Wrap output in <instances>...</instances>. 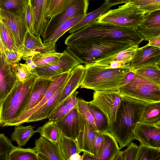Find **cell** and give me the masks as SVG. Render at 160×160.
<instances>
[{
    "label": "cell",
    "mask_w": 160,
    "mask_h": 160,
    "mask_svg": "<svg viewBox=\"0 0 160 160\" xmlns=\"http://www.w3.org/2000/svg\"><path fill=\"white\" fill-rule=\"evenodd\" d=\"M72 39L100 43L138 45L143 37L135 29L98 22L97 20L71 33Z\"/></svg>",
    "instance_id": "obj_1"
},
{
    "label": "cell",
    "mask_w": 160,
    "mask_h": 160,
    "mask_svg": "<svg viewBox=\"0 0 160 160\" xmlns=\"http://www.w3.org/2000/svg\"><path fill=\"white\" fill-rule=\"evenodd\" d=\"M121 96L115 121L110 124L109 131L118 143L120 149L137 139L135 129L148 104L122 94Z\"/></svg>",
    "instance_id": "obj_2"
},
{
    "label": "cell",
    "mask_w": 160,
    "mask_h": 160,
    "mask_svg": "<svg viewBox=\"0 0 160 160\" xmlns=\"http://www.w3.org/2000/svg\"><path fill=\"white\" fill-rule=\"evenodd\" d=\"M84 66V75L79 88L94 91L119 89L123 85L125 77L131 71L129 64L116 68L94 62Z\"/></svg>",
    "instance_id": "obj_3"
},
{
    "label": "cell",
    "mask_w": 160,
    "mask_h": 160,
    "mask_svg": "<svg viewBox=\"0 0 160 160\" xmlns=\"http://www.w3.org/2000/svg\"><path fill=\"white\" fill-rule=\"evenodd\" d=\"M38 76L33 72L24 82L17 79L12 89L0 103V127L8 126L20 115Z\"/></svg>",
    "instance_id": "obj_4"
},
{
    "label": "cell",
    "mask_w": 160,
    "mask_h": 160,
    "mask_svg": "<svg viewBox=\"0 0 160 160\" xmlns=\"http://www.w3.org/2000/svg\"><path fill=\"white\" fill-rule=\"evenodd\" d=\"M145 13L130 2L119 6L117 8L108 10L97 20L98 22L136 30Z\"/></svg>",
    "instance_id": "obj_5"
},
{
    "label": "cell",
    "mask_w": 160,
    "mask_h": 160,
    "mask_svg": "<svg viewBox=\"0 0 160 160\" xmlns=\"http://www.w3.org/2000/svg\"><path fill=\"white\" fill-rule=\"evenodd\" d=\"M121 94L148 103L160 102V84L149 82L134 73L132 80L119 88Z\"/></svg>",
    "instance_id": "obj_6"
},
{
    "label": "cell",
    "mask_w": 160,
    "mask_h": 160,
    "mask_svg": "<svg viewBox=\"0 0 160 160\" xmlns=\"http://www.w3.org/2000/svg\"><path fill=\"white\" fill-rule=\"evenodd\" d=\"M122 99L118 89L94 91L93 99L89 102L102 112L109 124L115 121L117 109Z\"/></svg>",
    "instance_id": "obj_7"
},
{
    "label": "cell",
    "mask_w": 160,
    "mask_h": 160,
    "mask_svg": "<svg viewBox=\"0 0 160 160\" xmlns=\"http://www.w3.org/2000/svg\"><path fill=\"white\" fill-rule=\"evenodd\" d=\"M89 0H74L65 10L50 18L41 36L42 41L49 36L64 21L87 13Z\"/></svg>",
    "instance_id": "obj_8"
},
{
    "label": "cell",
    "mask_w": 160,
    "mask_h": 160,
    "mask_svg": "<svg viewBox=\"0 0 160 160\" xmlns=\"http://www.w3.org/2000/svg\"><path fill=\"white\" fill-rule=\"evenodd\" d=\"M76 108L79 113L95 131H108L109 124L106 117L97 107L82 98H78Z\"/></svg>",
    "instance_id": "obj_9"
},
{
    "label": "cell",
    "mask_w": 160,
    "mask_h": 160,
    "mask_svg": "<svg viewBox=\"0 0 160 160\" xmlns=\"http://www.w3.org/2000/svg\"><path fill=\"white\" fill-rule=\"evenodd\" d=\"M59 60L52 64L42 68H37L33 71L38 78H48L67 72H70L81 63L66 49Z\"/></svg>",
    "instance_id": "obj_10"
},
{
    "label": "cell",
    "mask_w": 160,
    "mask_h": 160,
    "mask_svg": "<svg viewBox=\"0 0 160 160\" xmlns=\"http://www.w3.org/2000/svg\"><path fill=\"white\" fill-rule=\"evenodd\" d=\"M129 64L132 71L148 66L160 67V48L147 44L139 48Z\"/></svg>",
    "instance_id": "obj_11"
},
{
    "label": "cell",
    "mask_w": 160,
    "mask_h": 160,
    "mask_svg": "<svg viewBox=\"0 0 160 160\" xmlns=\"http://www.w3.org/2000/svg\"><path fill=\"white\" fill-rule=\"evenodd\" d=\"M0 18L11 32L19 49L27 31L24 12L21 16H18L0 9Z\"/></svg>",
    "instance_id": "obj_12"
},
{
    "label": "cell",
    "mask_w": 160,
    "mask_h": 160,
    "mask_svg": "<svg viewBox=\"0 0 160 160\" xmlns=\"http://www.w3.org/2000/svg\"><path fill=\"white\" fill-rule=\"evenodd\" d=\"M70 72H65L52 78L49 86L45 95L40 102L32 109L22 114L12 121L8 126H17L25 121L34 112L42 105L67 81Z\"/></svg>",
    "instance_id": "obj_13"
},
{
    "label": "cell",
    "mask_w": 160,
    "mask_h": 160,
    "mask_svg": "<svg viewBox=\"0 0 160 160\" xmlns=\"http://www.w3.org/2000/svg\"><path fill=\"white\" fill-rule=\"evenodd\" d=\"M52 0H29L33 12L34 35L40 37L49 19L47 17L48 8Z\"/></svg>",
    "instance_id": "obj_14"
},
{
    "label": "cell",
    "mask_w": 160,
    "mask_h": 160,
    "mask_svg": "<svg viewBox=\"0 0 160 160\" xmlns=\"http://www.w3.org/2000/svg\"><path fill=\"white\" fill-rule=\"evenodd\" d=\"M136 30L145 41L160 35V9L145 13Z\"/></svg>",
    "instance_id": "obj_15"
},
{
    "label": "cell",
    "mask_w": 160,
    "mask_h": 160,
    "mask_svg": "<svg viewBox=\"0 0 160 160\" xmlns=\"http://www.w3.org/2000/svg\"><path fill=\"white\" fill-rule=\"evenodd\" d=\"M54 122L59 129L62 136L76 140L80 130L79 114L76 107Z\"/></svg>",
    "instance_id": "obj_16"
},
{
    "label": "cell",
    "mask_w": 160,
    "mask_h": 160,
    "mask_svg": "<svg viewBox=\"0 0 160 160\" xmlns=\"http://www.w3.org/2000/svg\"><path fill=\"white\" fill-rule=\"evenodd\" d=\"M17 79L12 69V64L7 62L3 51L0 52V98L2 101L15 85Z\"/></svg>",
    "instance_id": "obj_17"
},
{
    "label": "cell",
    "mask_w": 160,
    "mask_h": 160,
    "mask_svg": "<svg viewBox=\"0 0 160 160\" xmlns=\"http://www.w3.org/2000/svg\"><path fill=\"white\" fill-rule=\"evenodd\" d=\"M137 140L147 146L160 148V127L138 122L135 130Z\"/></svg>",
    "instance_id": "obj_18"
},
{
    "label": "cell",
    "mask_w": 160,
    "mask_h": 160,
    "mask_svg": "<svg viewBox=\"0 0 160 160\" xmlns=\"http://www.w3.org/2000/svg\"><path fill=\"white\" fill-rule=\"evenodd\" d=\"M79 114L80 130L76 139L77 146L81 152H87L94 156V144L97 132L94 130L87 121Z\"/></svg>",
    "instance_id": "obj_19"
},
{
    "label": "cell",
    "mask_w": 160,
    "mask_h": 160,
    "mask_svg": "<svg viewBox=\"0 0 160 160\" xmlns=\"http://www.w3.org/2000/svg\"><path fill=\"white\" fill-rule=\"evenodd\" d=\"M52 79V78H45L38 77L37 78L19 115L32 109L40 102L48 90Z\"/></svg>",
    "instance_id": "obj_20"
},
{
    "label": "cell",
    "mask_w": 160,
    "mask_h": 160,
    "mask_svg": "<svg viewBox=\"0 0 160 160\" xmlns=\"http://www.w3.org/2000/svg\"><path fill=\"white\" fill-rule=\"evenodd\" d=\"M33 149L38 160H64L58 143L54 144L41 136L36 139Z\"/></svg>",
    "instance_id": "obj_21"
},
{
    "label": "cell",
    "mask_w": 160,
    "mask_h": 160,
    "mask_svg": "<svg viewBox=\"0 0 160 160\" xmlns=\"http://www.w3.org/2000/svg\"><path fill=\"white\" fill-rule=\"evenodd\" d=\"M84 71V66L81 64L78 65L71 71L59 97L58 103V107L73 92L79 88L83 77Z\"/></svg>",
    "instance_id": "obj_22"
},
{
    "label": "cell",
    "mask_w": 160,
    "mask_h": 160,
    "mask_svg": "<svg viewBox=\"0 0 160 160\" xmlns=\"http://www.w3.org/2000/svg\"><path fill=\"white\" fill-rule=\"evenodd\" d=\"M66 82L42 105L31 115L24 123L37 122L48 119L58 107V98Z\"/></svg>",
    "instance_id": "obj_23"
},
{
    "label": "cell",
    "mask_w": 160,
    "mask_h": 160,
    "mask_svg": "<svg viewBox=\"0 0 160 160\" xmlns=\"http://www.w3.org/2000/svg\"><path fill=\"white\" fill-rule=\"evenodd\" d=\"M84 16H76L62 23L49 36L42 41L46 51L48 52L56 51V44L58 39L79 22Z\"/></svg>",
    "instance_id": "obj_24"
},
{
    "label": "cell",
    "mask_w": 160,
    "mask_h": 160,
    "mask_svg": "<svg viewBox=\"0 0 160 160\" xmlns=\"http://www.w3.org/2000/svg\"><path fill=\"white\" fill-rule=\"evenodd\" d=\"M19 51L22 55V58L33 57L35 54L42 52H48L46 51L40 37H37L27 31L22 46Z\"/></svg>",
    "instance_id": "obj_25"
},
{
    "label": "cell",
    "mask_w": 160,
    "mask_h": 160,
    "mask_svg": "<svg viewBox=\"0 0 160 160\" xmlns=\"http://www.w3.org/2000/svg\"><path fill=\"white\" fill-rule=\"evenodd\" d=\"M138 45H133L129 48L97 61L94 63L104 66L108 65L112 62H116L124 66L129 64L136 51Z\"/></svg>",
    "instance_id": "obj_26"
},
{
    "label": "cell",
    "mask_w": 160,
    "mask_h": 160,
    "mask_svg": "<svg viewBox=\"0 0 160 160\" xmlns=\"http://www.w3.org/2000/svg\"><path fill=\"white\" fill-rule=\"evenodd\" d=\"M103 143L101 150L96 160H113L120 150L116 139L109 132L103 133Z\"/></svg>",
    "instance_id": "obj_27"
},
{
    "label": "cell",
    "mask_w": 160,
    "mask_h": 160,
    "mask_svg": "<svg viewBox=\"0 0 160 160\" xmlns=\"http://www.w3.org/2000/svg\"><path fill=\"white\" fill-rule=\"evenodd\" d=\"M139 122L160 127V102L148 103Z\"/></svg>",
    "instance_id": "obj_28"
},
{
    "label": "cell",
    "mask_w": 160,
    "mask_h": 160,
    "mask_svg": "<svg viewBox=\"0 0 160 160\" xmlns=\"http://www.w3.org/2000/svg\"><path fill=\"white\" fill-rule=\"evenodd\" d=\"M41 136L54 144L58 143L62 136L61 132L57 125L52 120H49L36 130Z\"/></svg>",
    "instance_id": "obj_29"
},
{
    "label": "cell",
    "mask_w": 160,
    "mask_h": 160,
    "mask_svg": "<svg viewBox=\"0 0 160 160\" xmlns=\"http://www.w3.org/2000/svg\"><path fill=\"white\" fill-rule=\"evenodd\" d=\"M112 7L104 2L100 7L89 13H86L82 18L69 31L71 33L78 29L97 20L101 15L107 11Z\"/></svg>",
    "instance_id": "obj_30"
},
{
    "label": "cell",
    "mask_w": 160,
    "mask_h": 160,
    "mask_svg": "<svg viewBox=\"0 0 160 160\" xmlns=\"http://www.w3.org/2000/svg\"><path fill=\"white\" fill-rule=\"evenodd\" d=\"M31 125L24 126L21 125L17 126L11 135L12 140L15 141L19 147L26 144L31 137L36 132Z\"/></svg>",
    "instance_id": "obj_31"
},
{
    "label": "cell",
    "mask_w": 160,
    "mask_h": 160,
    "mask_svg": "<svg viewBox=\"0 0 160 160\" xmlns=\"http://www.w3.org/2000/svg\"><path fill=\"white\" fill-rule=\"evenodd\" d=\"M62 53L56 51L38 53L33 57V60L37 68L49 66L59 61Z\"/></svg>",
    "instance_id": "obj_32"
},
{
    "label": "cell",
    "mask_w": 160,
    "mask_h": 160,
    "mask_svg": "<svg viewBox=\"0 0 160 160\" xmlns=\"http://www.w3.org/2000/svg\"><path fill=\"white\" fill-rule=\"evenodd\" d=\"M29 0H0V9L21 16Z\"/></svg>",
    "instance_id": "obj_33"
},
{
    "label": "cell",
    "mask_w": 160,
    "mask_h": 160,
    "mask_svg": "<svg viewBox=\"0 0 160 160\" xmlns=\"http://www.w3.org/2000/svg\"><path fill=\"white\" fill-rule=\"evenodd\" d=\"M64 160H69L72 156L81 152L76 140L62 136L58 143Z\"/></svg>",
    "instance_id": "obj_34"
},
{
    "label": "cell",
    "mask_w": 160,
    "mask_h": 160,
    "mask_svg": "<svg viewBox=\"0 0 160 160\" xmlns=\"http://www.w3.org/2000/svg\"><path fill=\"white\" fill-rule=\"evenodd\" d=\"M8 160H38V157L33 148L13 145L9 153Z\"/></svg>",
    "instance_id": "obj_35"
},
{
    "label": "cell",
    "mask_w": 160,
    "mask_h": 160,
    "mask_svg": "<svg viewBox=\"0 0 160 160\" xmlns=\"http://www.w3.org/2000/svg\"><path fill=\"white\" fill-rule=\"evenodd\" d=\"M132 71L149 82L160 84V68L159 67L148 66Z\"/></svg>",
    "instance_id": "obj_36"
},
{
    "label": "cell",
    "mask_w": 160,
    "mask_h": 160,
    "mask_svg": "<svg viewBox=\"0 0 160 160\" xmlns=\"http://www.w3.org/2000/svg\"><path fill=\"white\" fill-rule=\"evenodd\" d=\"M135 160H160V148L140 142Z\"/></svg>",
    "instance_id": "obj_37"
},
{
    "label": "cell",
    "mask_w": 160,
    "mask_h": 160,
    "mask_svg": "<svg viewBox=\"0 0 160 160\" xmlns=\"http://www.w3.org/2000/svg\"><path fill=\"white\" fill-rule=\"evenodd\" d=\"M0 35L4 47L8 49L19 51L13 36L0 18Z\"/></svg>",
    "instance_id": "obj_38"
},
{
    "label": "cell",
    "mask_w": 160,
    "mask_h": 160,
    "mask_svg": "<svg viewBox=\"0 0 160 160\" xmlns=\"http://www.w3.org/2000/svg\"><path fill=\"white\" fill-rule=\"evenodd\" d=\"M74 0H52L47 12V17L50 20L55 16L65 10Z\"/></svg>",
    "instance_id": "obj_39"
},
{
    "label": "cell",
    "mask_w": 160,
    "mask_h": 160,
    "mask_svg": "<svg viewBox=\"0 0 160 160\" xmlns=\"http://www.w3.org/2000/svg\"><path fill=\"white\" fill-rule=\"evenodd\" d=\"M12 69L17 79L22 82L26 80L33 72L25 63L19 62L12 64Z\"/></svg>",
    "instance_id": "obj_40"
},
{
    "label": "cell",
    "mask_w": 160,
    "mask_h": 160,
    "mask_svg": "<svg viewBox=\"0 0 160 160\" xmlns=\"http://www.w3.org/2000/svg\"><path fill=\"white\" fill-rule=\"evenodd\" d=\"M130 2L145 13L160 9V0H132Z\"/></svg>",
    "instance_id": "obj_41"
},
{
    "label": "cell",
    "mask_w": 160,
    "mask_h": 160,
    "mask_svg": "<svg viewBox=\"0 0 160 160\" xmlns=\"http://www.w3.org/2000/svg\"><path fill=\"white\" fill-rule=\"evenodd\" d=\"M13 145L3 133H0V160H8L9 153Z\"/></svg>",
    "instance_id": "obj_42"
},
{
    "label": "cell",
    "mask_w": 160,
    "mask_h": 160,
    "mask_svg": "<svg viewBox=\"0 0 160 160\" xmlns=\"http://www.w3.org/2000/svg\"><path fill=\"white\" fill-rule=\"evenodd\" d=\"M24 14L25 22L27 30L34 35L33 12L32 7L29 2L26 6L24 12Z\"/></svg>",
    "instance_id": "obj_43"
},
{
    "label": "cell",
    "mask_w": 160,
    "mask_h": 160,
    "mask_svg": "<svg viewBox=\"0 0 160 160\" xmlns=\"http://www.w3.org/2000/svg\"><path fill=\"white\" fill-rule=\"evenodd\" d=\"M3 52L6 60L9 64L17 63L22 59V55L19 51L10 50L4 47Z\"/></svg>",
    "instance_id": "obj_44"
},
{
    "label": "cell",
    "mask_w": 160,
    "mask_h": 160,
    "mask_svg": "<svg viewBox=\"0 0 160 160\" xmlns=\"http://www.w3.org/2000/svg\"><path fill=\"white\" fill-rule=\"evenodd\" d=\"M129 144L127 148L122 151L124 160H135L138 146L133 142Z\"/></svg>",
    "instance_id": "obj_45"
},
{
    "label": "cell",
    "mask_w": 160,
    "mask_h": 160,
    "mask_svg": "<svg viewBox=\"0 0 160 160\" xmlns=\"http://www.w3.org/2000/svg\"><path fill=\"white\" fill-rule=\"evenodd\" d=\"M67 113V108L63 102L59 106L53 114L48 118L49 120L56 121L63 117Z\"/></svg>",
    "instance_id": "obj_46"
},
{
    "label": "cell",
    "mask_w": 160,
    "mask_h": 160,
    "mask_svg": "<svg viewBox=\"0 0 160 160\" xmlns=\"http://www.w3.org/2000/svg\"><path fill=\"white\" fill-rule=\"evenodd\" d=\"M78 93L76 90L74 91L63 102L67 108L68 113L76 107L78 99L77 95Z\"/></svg>",
    "instance_id": "obj_47"
},
{
    "label": "cell",
    "mask_w": 160,
    "mask_h": 160,
    "mask_svg": "<svg viewBox=\"0 0 160 160\" xmlns=\"http://www.w3.org/2000/svg\"><path fill=\"white\" fill-rule=\"evenodd\" d=\"M103 143V133L97 132L93 147V152L95 158L99 154L101 150Z\"/></svg>",
    "instance_id": "obj_48"
},
{
    "label": "cell",
    "mask_w": 160,
    "mask_h": 160,
    "mask_svg": "<svg viewBox=\"0 0 160 160\" xmlns=\"http://www.w3.org/2000/svg\"><path fill=\"white\" fill-rule=\"evenodd\" d=\"M32 56L26 57L22 58V59L25 61V64L33 72L36 68V66L33 60Z\"/></svg>",
    "instance_id": "obj_49"
},
{
    "label": "cell",
    "mask_w": 160,
    "mask_h": 160,
    "mask_svg": "<svg viewBox=\"0 0 160 160\" xmlns=\"http://www.w3.org/2000/svg\"><path fill=\"white\" fill-rule=\"evenodd\" d=\"M148 41V45L160 48V35L152 38Z\"/></svg>",
    "instance_id": "obj_50"
},
{
    "label": "cell",
    "mask_w": 160,
    "mask_h": 160,
    "mask_svg": "<svg viewBox=\"0 0 160 160\" xmlns=\"http://www.w3.org/2000/svg\"><path fill=\"white\" fill-rule=\"evenodd\" d=\"M132 0H104V2L112 6L119 4L126 3Z\"/></svg>",
    "instance_id": "obj_51"
},
{
    "label": "cell",
    "mask_w": 160,
    "mask_h": 160,
    "mask_svg": "<svg viewBox=\"0 0 160 160\" xmlns=\"http://www.w3.org/2000/svg\"><path fill=\"white\" fill-rule=\"evenodd\" d=\"M82 160H96L95 156L89 153L83 152Z\"/></svg>",
    "instance_id": "obj_52"
},
{
    "label": "cell",
    "mask_w": 160,
    "mask_h": 160,
    "mask_svg": "<svg viewBox=\"0 0 160 160\" xmlns=\"http://www.w3.org/2000/svg\"><path fill=\"white\" fill-rule=\"evenodd\" d=\"M134 73L132 71H131L126 76L124 79L123 85L129 82L132 78Z\"/></svg>",
    "instance_id": "obj_53"
},
{
    "label": "cell",
    "mask_w": 160,
    "mask_h": 160,
    "mask_svg": "<svg viewBox=\"0 0 160 160\" xmlns=\"http://www.w3.org/2000/svg\"><path fill=\"white\" fill-rule=\"evenodd\" d=\"M113 160H124L122 151L120 150L117 153Z\"/></svg>",
    "instance_id": "obj_54"
},
{
    "label": "cell",
    "mask_w": 160,
    "mask_h": 160,
    "mask_svg": "<svg viewBox=\"0 0 160 160\" xmlns=\"http://www.w3.org/2000/svg\"><path fill=\"white\" fill-rule=\"evenodd\" d=\"M69 160H82V156L80 155L79 154L76 153L72 156Z\"/></svg>",
    "instance_id": "obj_55"
},
{
    "label": "cell",
    "mask_w": 160,
    "mask_h": 160,
    "mask_svg": "<svg viewBox=\"0 0 160 160\" xmlns=\"http://www.w3.org/2000/svg\"><path fill=\"white\" fill-rule=\"evenodd\" d=\"M4 47L0 35V52L4 50Z\"/></svg>",
    "instance_id": "obj_56"
},
{
    "label": "cell",
    "mask_w": 160,
    "mask_h": 160,
    "mask_svg": "<svg viewBox=\"0 0 160 160\" xmlns=\"http://www.w3.org/2000/svg\"></svg>",
    "instance_id": "obj_57"
}]
</instances>
